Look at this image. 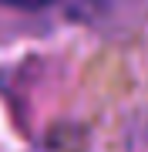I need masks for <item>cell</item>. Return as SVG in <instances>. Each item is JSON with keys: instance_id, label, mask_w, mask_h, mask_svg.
<instances>
[{"instance_id": "cell-1", "label": "cell", "mask_w": 148, "mask_h": 152, "mask_svg": "<svg viewBox=\"0 0 148 152\" xmlns=\"http://www.w3.org/2000/svg\"><path fill=\"white\" fill-rule=\"evenodd\" d=\"M128 152H148V118H138L128 132Z\"/></svg>"}, {"instance_id": "cell-2", "label": "cell", "mask_w": 148, "mask_h": 152, "mask_svg": "<svg viewBox=\"0 0 148 152\" xmlns=\"http://www.w3.org/2000/svg\"><path fill=\"white\" fill-rule=\"evenodd\" d=\"M4 7H17V10H40V7L54 4V0H0Z\"/></svg>"}]
</instances>
